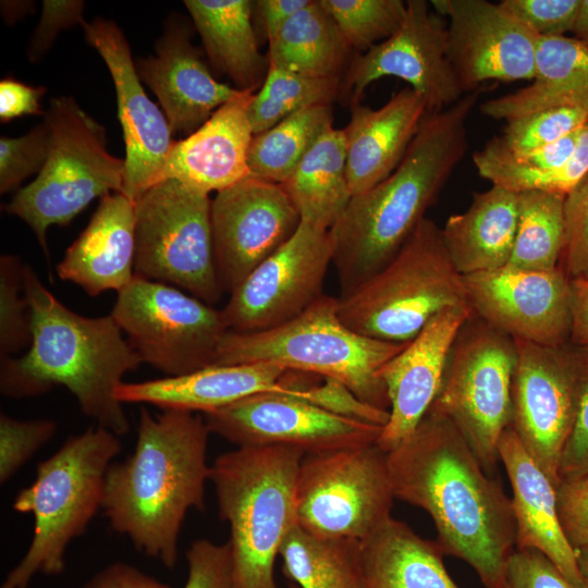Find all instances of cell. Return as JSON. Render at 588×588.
<instances>
[{"mask_svg": "<svg viewBox=\"0 0 588 588\" xmlns=\"http://www.w3.org/2000/svg\"><path fill=\"white\" fill-rule=\"evenodd\" d=\"M310 0H257L252 1L253 22L271 39L280 28Z\"/></svg>", "mask_w": 588, "mask_h": 588, "instance_id": "cell-55", "label": "cell"}, {"mask_svg": "<svg viewBox=\"0 0 588 588\" xmlns=\"http://www.w3.org/2000/svg\"><path fill=\"white\" fill-rule=\"evenodd\" d=\"M135 248L134 201L123 193H110L66 248L57 272L89 296L109 290L119 293L135 277Z\"/></svg>", "mask_w": 588, "mask_h": 588, "instance_id": "cell-28", "label": "cell"}, {"mask_svg": "<svg viewBox=\"0 0 588 588\" xmlns=\"http://www.w3.org/2000/svg\"><path fill=\"white\" fill-rule=\"evenodd\" d=\"M350 112L343 131L348 186L354 196L395 170L428 111L422 96L406 87L377 109L352 100Z\"/></svg>", "mask_w": 588, "mask_h": 588, "instance_id": "cell-26", "label": "cell"}, {"mask_svg": "<svg viewBox=\"0 0 588 588\" xmlns=\"http://www.w3.org/2000/svg\"><path fill=\"white\" fill-rule=\"evenodd\" d=\"M588 473V364L578 408L569 437L564 446L560 478L574 479Z\"/></svg>", "mask_w": 588, "mask_h": 588, "instance_id": "cell-52", "label": "cell"}, {"mask_svg": "<svg viewBox=\"0 0 588 588\" xmlns=\"http://www.w3.org/2000/svg\"><path fill=\"white\" fill-rule=\"evenodd\" d=\"M186 562L184 588H235L228 542L194 540L186 551Z\"/></svg>", "mask_w": 588, "mask_h": 588, "instance_id": "cell-48", "label": "cell"}, {"mask_svg": "<svg viewBox=\"0 0 588 588\" xmlns=\"http://www.w3.org/2000/svg\"><path fill=\"white\" fill-rule=\"evenodd\" d=\"M573 33L574 37L588 50V0H581Z\"/></svg>", "mask_w": 588, "mask_h": 588, "instance_id": "cell-57", "label": "cell"}, {"mask_svg": "<svg viewBox=\"0 0 588 588\" xmlns=\"http://www.w3.org/2000/svg\"><path fill=\"white\" fill-rule=\"evenodd\" d=\"M572 330L569 342L588 348V279L569 280Z\"/></svg>", "mask_w": 588, "mask_h": 588, "instance_id": "cell-56", "label": "cell"}, {"mask_svg": "<svg viewBox=\"0 0 588 588\" xmlns=\"http://www.w3.org/2000/svg\"><path fill=\"white\" fill-rule=\"evenodd\" d=\"M143 363L176 377L212 366L229 331L221 310L179 289L135 275L110 314Z\"/></svg>", "mask_w": 588, "mask_h": 588, "instance_id": "cell-13", "label": "cell"}, {"mask_svg": "<svg viewBox=\"0 0 588 588\" xmlns=\"http://www.w3.org/2000/svg\"><path fill=\"white\" fill-rule=\"evenodd\" d=\"M57 422L51 419L20 420L1 413L0 415V482L11 477L47 442L57 431Z\"/></svg>", "mask_w": 588, "mask_h": 588, "instance_id": "cell-43", "label": "cell"}, {"mask_svg": "<svg viewBox=\"0 0 588 588\" xmlns=\"http://www.w3.org/2000/svg\"><path fill=\"white\" fill-rule=\"evenodd\" d=\"M511 428L552 483L576 417L588 348L544 346L516 340Z\"/></svg>", "mask_w": 588, "mask_h": 588, "instance_id": "cell-14", "label": "cell"}, {"mask_svg": "<svg viewBox=\"0 0 588 588\" xmlns=\"http://www.w3.org/2000/svg\"><path fill=\"white\" fill-rule=\"evenodd\" d=\"M587 474V473H586Z\"/></svg>", "mask_w": 588, "mask_h": 588, "instance_id": "cell-61", "label": "cell"}, {"mask_svg": "<svg viewBox=\"0 0 588 588\" xmlns=\"http://www.w3.org/2000/svg\"><path fill=\"white\" fill-rule=\"evenodd\" d=\"M518 223V194L493 186L474 193L469 207L441 229L446 250L462 274L505 267Z\"/></svg>", "mask_w": 588, "mask_h": 588, "instance_id": "cell-30", "label": "cell"}, {"mask_svg": "<svg viewBox=\"0 0 588 588\" xmlns=\"http://www.w3.org/2000/svg\"><path fill=\"white\" fill-rule=\"evenodd\" d=\"M499 455L513 492L515 548L540 551L575 588H586L576 550L568 542L560 522L556 487L528 454L511 427L502 434Z\"/></svg>", "mask_w": 588, "mask_h": 588, "instance_id": "cell-27", "label": "cell"}, {"mask_svg": "<svg viewBox=\"0 0 588 588\" xmlns=\"http://www.w3.org/2000/svg\"><path fill=\"white\" fill-rule=\"evenodd\" d=\"M290 588H298L296 585H291Z\"/></svg>", "mask_w": 588, "mask_h": 588, "instance_id": "cell-60", "label": "cell"}, {"mask_svg": "<svg viewBox=\"0 0 588 588\" xmlns=\"http://www.w3.org/2000/svg\"><path fill=\"white\" fill-rule=\"evenodd\" d=\"M268 42V65L310 77H340L351 51L319 0H310Z\"/></svg>", "mask_w": 588, "mask_h": 588, "instance_id": "cell-35", "label": "cell"}, {"mask_svg": "<svg viewBox=\"0 0 588 588\" xmlns=\"http://www.w3.org/2000/svg\"><path fill=\"white\" fill-rule=\"evenodd\" d=\"M301 215L282 185L248 175L211 199V231L223 292L235 290L296 232Z\"/></svg>", "mask_w": 588, "mask_h": 588, "instance_id": "cell-17", "label": "cell"}, {"mask_svg": "<svg viewBox=\"0 0 588 588\" xmlns=\"http://www.w3.org/2000/svg\"><path fill=\"white\" fill-rule=\"evenodd\" d=\"M120 451L115 433L90 427L69 437L37 465L35 480L13 501L15 511L33 514V539L1 588H27L38 573L63 572L70 542L86 530L102 507L107 470Z\"/></svg>", "mask_w": 588, "mask_h": 588, "instance_id": "cell-6", "label": "cell"}, {"mask_svg": "<svg viewBox=\"0 0 588 588\" xmlns=\"http://www.w3.org/2000/svg\"><path fill=\"white\" fill-rule=\"evenodd\" d=\"M478 174L519 194L542 192L568 195L588 174V124L542 147L514 152L494 136L473 154Z\"/></svg>", "mask_w": 588, "mask_h": 588, "instance_id": "cell-29", "label": "cell"}, {"mask_svg": "<svg viewBox=\"0 0 588 588\" xmlns=\"http://www.w3.org/2000/svg\"><path fill=\"white\" fill-rule=\"evenodd\" d=\"M351 50L358 54L389 38L406 10L402 0H319Z\"/></svg>", "mask_w": 588, "mask_h": 588, "instance_id": "cell-40", "label": "cell"}, {"mask_svg": "<svg viewBox=\"0 0 588 588\" xmlns=\"http://www.w3.org/2000/svg\"><path fill=\"white\" fill-rule=\"evenodd\" d=\"M405 344L353 331L339 317L338 298L323 294L302 315L280 327L254 333L228 331L212 366L271 364L331 378L362 401L389 411L379 371Z\"/></svg>", "mask_w": 588, "mask_h": 588, "instance_id": "cell-7", "label": "cell"}, {"mask_svg": "<svg viewBox=\"0 0 588 588\" xmlns=\"http://www.w3.org/2000/svg\"><path fill=\"white\" fill-rule=\"evenodd\" d=\"M209 433L203 415L142 408L133 453L107 470L101 509L111 528L168 568L186 513L205 507Z\"/></svg>", "mask_w": 588, "mask_h": 588, "instance_id": "cell-3", "label": "cell"}, {"mask_svg": "<svg viewBox=\"0 0 588 588\" xmlns=\"http://www.w3.org/2000/svg\"><path fill=\"white\" fill-rule=\"evenodd\" d=\"M46 94L42 86L34 87L14 78L0 82V120L8 122L30 114H45L40 101Z\"/></svg>", "mask_w": 588, "mask_h": 588, "instance_id": "cell-53", "label": "cell"}, {"mask_svg": "<svg viewBox=\"0 0 588 588\" xmlns=\"http://www.w3.org/2000/svg\"><path fill=\"white\" fill-rule=\"evenodd\" d=\"M302 399L334 415L352 420L384 427L390 413L362 401L341 382L307 373Z\"/></svg>", "mask_w": 588, "mask_h": 588, "instance_id": "cell-45", "label": "cell"}, {"mask_svg": "<svg viewBox=\"0 0 588 588\" xmlns=\"http://www.w3.org/2000/svg\"><path fill=\"white\" fill-rule=\"evenodd\" d=\"M332 258L330 230L301 220L293 236L230 293L221 309L228 330L267 331L302 315L323 295Z\"/></svg>", "mask_w": 588, "mask_h": 588, "instance_id": "cell-15", "label": "cell"}, {"mask_svg": "<svg viewBox=\"0 0 588 588\" xmlns=\"http://www.w3.org/2000/svg\"><path fill=\"white\" fill-rule=\"evenodd\" d=\"M515 341L475 314L461 328L430 409L451 419L492 475L499 444L511 426Z\"/></svg>", "mask_w": 588, "mask_h": 588, "instance_id": "cell-11", "label": "cell"}, {"mask_svg": "<svg viewBox=\"0 0 588 588\" xmlns=\"http://www.w3.org/2000/svg\"><path fill=\"white\" fill-rule=\"evenodd\" d=\"M576 554L580 575L585 587L588 588V548L577 549Z\"/></svg>", "mask_w": 588, "mask_h": 588, "instance_id": "cell-59", "label": "cell"}, {"mask_svg": "<svg viewBox=\"0 0 588 588\" xmlns=\"http://www.w3.org/2000/svg\"><path fill=\"white\" fill-rule=\"evenodd\" d=\"M556 497L560 522L568 542L575 550L588 548V473L562 480Z\"/></svg>", "mask_w": 588, "mask_h": 588, "instance_id": "cell-51", "label": "cell"}, {"mask_svg": "<svg viewBox=\"0 0 588 588\" xmlns=\"http://www.w3.org/2000/svg\"><path fill=\"white\" fill-rule=\"evenodd\" d=\"M340 88V77H310L268 65L266 78L247 107L254 135L305 108L331 105Z\"/></svg>", "mask_w": 588, "mask_h": 588, "instance_id": "cell-39", "label": "cell"}, {"mask_svg": "<svg viewBox=\"0 0 588 588\" xmlns=\"http://www.w3.org/2000/svg\"><path fill=\"white\" fill-rule=\"evenodd\" d=\"M448 17V57L464 91L488 81H531L538 36L499 3L432 0Z\"/></svg>", "mask_w": 588, "mask_h": 588, "instance_id": "cell-20", "label": "cell"}, {"mask_svg": "<svg viewBox=\"0 0 588 588\" xmlns=\"http://www.w3.org/2000/svg\"><path fill=\"white\" fill-rule=\"evenodd\" d=\"M191 30L184 21L170 19L156 45V53L135 63L142 83L159 100L172 135L181 139L242 93L213 77L192 44Z\"/></svg>", "mask_w": 588, "mask_h": 588, "instance_id": "cell-23", "label": "cell"}, {"mask_svg": "<svg viewBox=\"0 0 588 588\" xmlns=\"http://www.w3.org/2000/svg\"><path fill=\"white\" fill-rule=\"evenodd\" d=\"M305 453L292 446L236 448L210 465L219 515L228 523L235 588H280L275 559L296 517Z\"/></svg>", "mask_w": 588, "mask_h": 588, "instance_id": "cell-5", "label": "cell"}, {"mask_svg": "<svg viewBox=\"0 0 588 588\" xmlns=\"http://www.w3.org/2000/svg\"><path fill=\"white\" fill-rule=\"evenodd\" d=\"M332 126L331 105H317L255 134L248 150L250 175L283 184L318 138Z\"/></svg>", "mask_w": 588, "mask_h": 588, "instance_id": "cell-37", "label": "cell"}, {"mask_svg": "<svg viewBox=\"0 0 588 588\" xmlns=\"http://www.w3.org/2000/svg\"><path fill=\"white\" fill-rule=\"evenodd\" d=\"M262 392L301 396L293 371L271 364L209 366L176 377L122 382L115 396L122 404L144 403L205 414Z\"/></svg>", "mask_w": 588, "mask_h": 588, "instance_id": "cell-25", "label": "cell"}, {"mask_svg": "<svg viewBox=\"0 0 588 588\" xmlns=\"http://www.w3.org/2000/svg\"><path fill=\"white\" fill-rule=\"evenodd\" d=\"M44 122L49 136L46 162L4 210L34 231L49 258L47 230L69 224L96 198L122 193L125 161L107 150L103 125L72 97L51 98Z\"/></svg>", "mask_w": 588, "mask_h": 588, "instance_id": "cell-9", "label": "cell"}, {"mask_svg": "<svg viewBox=\"0 0 588 588\" xmlns=\"http://www.w3.org/2000/svg\"><path fill=\"white\" fill-rule=\"evenodd\" d=\"M531 81L516 91L482 102L481 112L510 121L551 108L588 103V50L575 37H538Z\"/></svg>", "mask_w": 588, "mask_h": 588, "instance_id": "cell-31", "label": "cell"}, {"mask_svg": "<svg viewBox=\"0 0 588 588\" xmlns=\"http://www.w3.org/2000/svg\"><path fill=\"white\" fill-rule=\"evenodd\" d=\"M468 306L462 274L441 229L425 218L395 257L352 293L338 298V314L353 331L405 344L439 313Z\"/></svg>", "mask_w": 588, "mask_h": 588, "instance_id": "cell-8", "label": "cell"}, {"mask_svg": "<svg viewBox=\"0 0 588 588\" xmlns=\"http://www.w3.org/2000/svg\"><path fill=\"white\" fill-rule=\"evenodd\" d=\"M194 27L212 66L234 88L255 93L262 85L268 60L260 53L248 0H186Z\"/></svg>", "mask_w": 588, "mask_h": 588, "instance_id": "cell-33", "label": "cell"}, {"mask_svg": "<svg viewBox=\"0 0 588 588\" xmlns=\"http://www.w3.org/2000/svg\"><path fill=\"white\" fill-rule=\"evenodd\" d=\"M478 88L454 105L427 112L395 170L352 196L330 229L332 265L345 296L388 265L426 218L467 150V120Z\"/></svg>", "mask_w": 588, "mask_h": 588, "instance_id": "cell-2", "label": "cell"}, {"mask_svg": "<svg viewBox=\"0 0 588 588\" xmlns=\"http://www.w3.org/2000/svg\"><path fill=\"white\" fill-rule=\"evenodd\" d=\"M503 588L575 587L540 551L515 548L506 562Z\"/></svg>", "mask_w": 588, "mask_h": 588, "instance_id": "cell-49", "label": "cell"}, {"mask_svg": "<svg viewBox=\"0 0 588 588\" xmlns=\"http://www.w3.org/2000/svg\"><path fill=\"white\" fill-rule=\"evenodd\" d=\"M32 343L20 357H1L0 390L8 397L44 394L65 387L82 413L117 436L130 430L115 391L143 363L111 315L85 317L63 305L24 265Z\"/></svg>", "mask_w": 588, "mask_h": 588, "instance_id": "cell-4", "label": "cell"}, {"mask_svg": "<svg viewBox=\"0 0 588 588\" xmlns=\"http://www.w3.org/2000/svg\"><path fill=\"white\" fill-rule=\"evenodd\" d=\"M203 416L210 432L236 448L292 446L305 455L377 443L383 428L279 392L253 394Z\"/></svg>", "mask_w": 588, "mask_h": 588, "instance_id": "cell-16", "label": "cell"}, {"mask_svg": "<svg viewBox=\"0 0 588 588\" xmlns=\"http://www.w3.org/2000/svg\"><path fill=\"white\" fill-rule=\"evenodd\" d=\"M565 196L542 192L518 194V223L506 266L534 271L559 267L565 241Z\"/></svg>", "mask_w": 588, "mask_h": 588, "instance_id": "cell-38", "label": "cell"}, {"mask_svg": "<svg viewBox=\"0 0 588 588\" xmlns=\"http://www.w3.org/2000/svg\"><path fill=\"white\" fill-rule=\"evenodd\" d=\"M394 499L387 454L377 443L306 454L297 525L320 537L362 540L391 516Z\"/></svg>", "mask_w": 588, "mask_h": 588, "instance_id": "cell-12", "label": "cell"}, {"mask_svg": "<svg viewBox=\"0 0 588 588\" xmlns=\"http://www.w3.org/2000/svg\"><path fill=\"white\" fill-rule=\"evenodd\" d=\"M280 185L302 220L330 230L352 198L343 128H328Z\"/></svg>", "mask_w": 588, "mask_h": 588, "instance_id": "cell-34", "label": "cell"}, {"mask_svg": "<svg viewBox=\"0 0 588 588\" xmlns=\"http://www.w3.org/2000/svg\"><path fill=\"white\" fill-rule=\"evenodd\" d=\"M385 454L394 498L425 510L443 553L469 564L485 588H503L516 547L512 500L455 424L429 409Z\"/></svg>", "mask_w": 588, "mask_h": 588, "instance_id": "cell-1", "label": "cell"}, {"mask_svg": "<svg viewBox=\"0 0 588 588\" xmlns=\"http://www.w3.org/2000/svg\"><path fill=\"white\" fill-rule=\"evenodd\" d=\"M462 277L473 314L497 330L544 346L569 343V279L560 268L534 271L505 266Z\"/></svg>", "mask_w": 588, "mask_h": 588, "instance_id": "cell-19", "label": "cell"}, {"mask_svg": "<svg viewBox=\"0 0 588 588\" xmlns=\"http://www.w3.org/2000/svg\"><path fill=\"white\" fill-rule=\"evenodd\" d=\"M471 313L469 306L439 313L380 369L390 403L389 421L377 440L383 452L408 437L432 406L452 345Z\"/></svg>", "mask_w": 588, "mask_h": 588, "instance_id": "cell-22", "label": "cell"}, {"mask_svg": "<svg viewBox=\"0 0 588 588\" xmlns=\"http://www.w3.org/2000/svg\"><path fill=\"white\" fill-rule=\"evenodd\" d=\"M279 556L283 574L298 588H365L359 540L316 536L296 524Z\"/></svg>", "mask_w": 588, "mask_h": 588, "instance_id": "cell-36", "label": "cell"}, {"mask_svg": "<svg viewBox=\"0 0 588 588\" xmlns=\"http://www.w3.org/2000/svg\"><path fill=\"white\" fill-rule=\"evenodd\" d=\"M565 241L559 267L569 280L588 279V174L565 196Z\"/></svg>", "mask_w": 588, "mask_h": 588, "instance_id": "cell-46", "label": "cell"}, {"mask_svg": "<svg viewBox=\"0 0 588 588\" xmlns=\"http://www.w3.org/2000/svg\"><path fill=\"white\" fill-rule=\"evenodd\" d=\"M83 588H171L135 566L115 562L96 573Z\"/></svg>", "mask_w": 588, "mask_h": 588, "instance_id": "cell-54", "label": "cell"}, {"mask_svg": "<svg viewBox=\"0 0 588 588\" xmlns=\"http://www.w3.org/2000/svg\"><path fill=\"white\" fill-rule=\"evenodd\" d=\"M33 5H34L33 2H21V1H19L17 9L13 10L4 1L1 4L3 17H4V20L7 22H12V21L14 22L17 19H21L24 14L28 13L30 7H33Z\"/></svg>", "mask_w": 588, "mask_h": 588, "instance_id": "cell-58", "label": "cell"}, {"mask_svg": "<svg viewBox=\"0 0 588 588\" xmlns=\"http://www.w3.org/2000/svg\"><path fill=\"white\" fill-rule=\"evenodd\" d=\"M86 40L105 61L117 95L125 144L123 194L132 201L158 182L174 144L164 113L144 90L128 41L119 25L97 17L82 24Z\"/></svg>", "mask_w": 588, "mask_h": 588, "instance_id": "cell-21", "label": "cell"}, {"mask_svg": "<svg viewBox=\"0 0 588 588\" xmlns=\"http://www.w3.org/2000/svg\"><path fill=\"white\" fill-rule=\"evenodd\" d=\"M134 205L135 275L216 304L223 290L215 260L209 194L164 179L144 191Z\"/></svg>", "mask_w": 588, "mask_h": 588, "instance_id": "cell-10", "label": "cell"}, {"mask_svg": "<svg viewBox=\"0 0 588 588\" xmlns=\"http://www.w3.org/2000/svg\"><path fill=\"white\" fill-rule=\"evenodd\" d=\"M85 2L81 0H45L39 23L35 28L27 56L30 61H40L51 48L60 32L85 21L83 12Z\"/></svg>", "mask_w": 588, "mask_h": 588, "instance_id": "cell-50", "label": "cell"}, {"mask_svg": "<svg viewBox=\"0 0 588 588\" xmlns=\"http://www.w3.org/2000/svg\"><path fill=\"white\" fill-rule=\"evenodd\" d=\"M253 94L242 91L194 133L174 142L158 182L174 179L210 194L250 175L248 150L254 133L247 107Z\"/></svg>", "mask_w": 588, "mask_h": 588, "instance_id": "cell-24", "label": "cell"}, {"mask_svg": "<svg viewBox=\"0 0 588 588\" xmlns=\"http://www.w3.org/2000/svg\"><path fill=\"white\" fill-rule=\"evenodd\" d=\"M24 265L13 255L0 258V354L9 357L30 345V315L23 287Z\"/></svg>", "mask_w": 588, "mask_h": 588, "instance_id": "cell-42", "label": "cell"}, {"mask_svg": "<svg viewBox=\"0 0 588 588\" xmlns=\"http://www.w3.org/2000/svg\"><path fill=\"white\" fill-rule=\"evenodd\" d=\"M443 551L390 516L359 540L365 588H461L450 576Z\"/></svg>", "mask_w": 588, "mask_h": 588, "instance_id": "cell-32", "label": "cell"}, {"mask_svg": "<svg viewBox=\"0 0 588 588\" xmlns=\"http://www.w3.org/2000/svg\"><path fill=\"white\" fill-rule=\"evenodd\" d=\"M588 124V103L551 108L506 121L500 143L523 152L552 144Z\"/></svg>", "mask_w": 588, "mask_h": 588, "instance_id": "cell-41", "label": "cell"}, {"mask_svg": "<svg viewBox=\"0 0 588 588\" xmlns=\"http://www.w3.org/2000/svg\"><path fill=\"white\" fill-rule=\"evenodd\" d=\"M48 137L44 121L22 136L0 137L1 194L19 189L25 179L40 172L48 156Z\"/></svg>", "mask_w": 588, "mask_h": 588, "instance_id": "cell-44", "label": "cell"}, {"mask_svg": "<svg viewBox=\"0 0 588 588\" xmlns=\"http://www.w3.org/2000/svg\"><path fill=\"white\" fill-rule=\"evenodd\" d=\"M385 76L405 81L422 96L428 112L443 110L464 96L448 57V25L430 10L427 1H406L399 28L358 54L343 84L352 100H359L370 84Z\"/></svg>", "mask_w": 588, "mask_h": 588, "instance_id": "cell-18", "label": "cell"}, {"mask_svg": "<svg viewBox=\"0 0 588 588\" xmlns=\"http://www.w3.org/2000/svg\"><path fill=\"white\" fill-rule=\"evenodd\" d=\"M499 4L538 37L573 32L581 0H503Z\"/></svg>", "mask_w": 588, "mask_h": 588, "instance_id": "cell-47", "label": "cell"}]
</instances>
